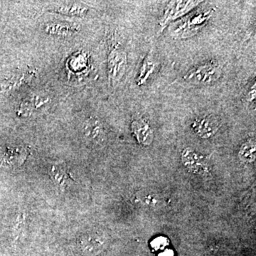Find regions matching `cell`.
I'll list each match as a JSON object with an SVG mask.
<instances>
[{
	"instance_id": "7a4b0ae2",
	"label": "cell",
	"mask_w": 256,
	"mask_h": 256,
	"mask_svg": "<svg viewBox=\"0 0 256 256\" xmlns=\"http://www.w3.org/2000/svg\"><path fill=\"white\" fill-rule=\"evenodd\" d=\"M222 74V67L215 60L205 62L188 70L183 79L192 85H208L216 82Z\"/></svg>"
},
{
	"instance_id": "9c48e42d",
	"label": "cell",
	"mask_w": 256,
	"mask_h": 256,
	"mask_svg": "<svg viewBox=\"0 0 256 256\" xmlns=\"http://www.w3.org/2000/svg\"><path fill=\"white\" fill-rule=\"evenodd\" d=\"M44 31L50 36L68 38L77 34L80 31L78 25L65 22H52L47 23Z\"/></svg>"
},
{
	"instance_id": "d6986e66",
	"label": "cell",
	"mask_w": 256,
	"mask_h": 256,
	"mask_svg": "<svg viewBox=\"0 0 256 256\" xmlns=\"http://www.w3.org/2000/svg\"><path fill=\"white\" fill-rule=\"evenodd\" d=\"M159 256H174V252L171 250H166L161 252Z\"/></svg>"
},
{
	"instance_id": "8992f818",
	"label": "cell",
	"mask_w": 256,
	"mask_h": 256,
	"mask_svg": "<svg viewBox=\"0 0 256 256\" xmlns=\"http://www.w3.org/2000/svg\"><path fill=\"white\" fill-rule=\"evenodd\" d=\"M84 136L94 144H102L106 140L105 128L102 122L96 117H90L84 122L82 127Z\"/></svg>"
},
{
	"instance_id": "4fadbf2b",
	"label": "cell",
	"mask_w": 256,
	"mask_h": 256,
	"mask_svg": "<svg viewBox=\"0 0 256 256\" xmlns=\"http://www.w3.org/2000/svg\"><path fill=\"white\" fill-rule=\"evenodd\" d=\"M34 76V74L32 72H21L14 74L11 78L5 80L2 88L4 92H11L15 89L20 88L22 86L26 85Z\"/></svg>"
},
{
	"instance_id": "9a60e30c",
	"label": "cell",
	"mask_w": 256,
	"mask_h": 256,
	"mask_svg": "<svg viewBox=\"0 0 256 256\" xmlns=\"http://www.w3.org/2000/svg\"><path fill=\"white\" fill-rule=\"evenodd\" d=\"M256 144L254 139H249L240 146L238 152V158L242 163L249 164L256 160Z\"/></svg>"
},
{
	"instance_id": "2e32d148",
	"label": "cell",
	"mask_w": 256,
	"mask_h": 256,
	"mask_svg": "<svg viewBox=\"0 0 256 256\" xmlns=\"http://www.w3.org/2000/svg\"><path fill=\"white\" fill-rule=\"evenodd\" d=\"M140 200L144 206L151 207V208H156L162 204L160 197L156 194L151 193V192H144L140 196Z\"/></svg>"
},
{
	"instance_id": "e0dca14e",
	"label": "cell",
	"mask_w": 256,
	"mask_h": 256,
	"mask_svg": "<svg viewBox=\"0 0 256 256\" xmlns=\"http://www.w3.org/2000/svg\"><path fill=\"white\" fill-rule=\"evenodd\" d=\"M256 82L248 89L246 92L245 94V100L248 104H252L256 102Z\"/></svg>"
},
{
	"instance_id": "3957f363",
	"label": "cell",
	"mask_w": 256,
	"mask_h": 256,
	"mask_svg": "<svg viewBox=\"0 0 256 256\" xmlns=\"http://www.w3.org/2000/svg\"><path fill=\"white\" fill-rule=\"evenodd\" d=\"M128 66V55L126 50L116 45L109 50L108 55V74L111 85H116L126 73Z\"/></svg>"
},
{
	"instance_id": "7c38bea8",
	"label": "cell",
	"mask_w": 256,
	"mask_h": 256,
	"mask_svg": "<svg viewBox=\"0 0 256 256\" xmlns=\"http://www.w3.org/2000/svg\"><path fill=\"white\" fill-rule=\"evenodd\" d=\"M158 68V63L152 55L148 54L143 60L140 68L136 82L140 86L146 85L150 80L152 77L156 74Z\"/></svg>"
},
{
	"instance_id": "277c9868",
	"label": "cell",
	"mask_w": 256,
	"mask_h": 256,
	"mask_svg": "<svg viewBox=\"0 0 256 256\" xmlns=\"http://www.w3.org/2000/svg\"><path fill=\"white\" fill-rule=\"evenodd\" d=\"M202 1H170L164 8V13L160 20V26L161 31L178 18L186 16V14L194 10L201 3Z\"/></svg>"
},
{
	"instance_id": "8fae6325",
	"label": "cell",
	"mask_w": 256,
	"mask_h": 256,
	"mask_svg": "<svg viewBox=\"0 0 256 256\" xmlns=\"http://www.w3.org/2000/svg\"><path fill=\"white\" fill-rule=\"evenodd\" d=\"M50 99L46 96L41 94H34L28 96L20 104L18 110V116L28 117L34 112L40 110L48 104Z\"/></svg>"
},
{
	"instance_id": "30bf717a",
	"label": "cell",
	"mask_w": 256,
	"mask_h": 256,
	"mask_svg": "<svg viewBox=\"0 0 256 256\" xmlns=\"http://www.w3.org/2000/svg\"><path fill=\"white\" fill-rule=\"evenodd\" d=\"M182 160L184 166L194 173L203 174L207 172V166L203 156L190 148L184 149Z\"/></svg>"
},
{
	"instance_id": "ac0fdd59",
	"label": "cell",
	"mask_w": 256,
	"mask_h": 256,
	"mask_svg": "<svg viewBox=\"0 0 256 256\" xmlns=\"http://www.w3.org/2000/svg\"><path fill=\"white\" fill-rule=\"evenodd\" d=\"M168 244H169L168 239L164 237H158L152 240L151 245L156 250H160V249H164Z\"/></svg>"
},
{
	"instance_id": "52a82bcc",
	"label": "cell",
	"mask_w": 256,
	"mask_h": 256,
	"mask_svg": "<svg viewBox=\"0 0 256 256\" xmlns=\"http://www.w3.org/2000/svg\"><path fill=\"white\" fill-rule=\"evenodd\" d=\"M131 130L138 142L143 146H150L154 140V131L150 124L144 118L134 120Z\"/></svg>"
},
{
	"instance_id": "ba28073f",
	"label": "cell",
	"mask_w": 256,
	"mask_h": 256,
	"mask_svg": "<svg viewBox=\"0 0 256 256\" xmlns=\"http://www.w3.org/2000/svg\"><path fill=\"white\" fill-rule=\"evenodd\" d=\"M48 10L67 16L82 18L86 16L89 8L86 5L77 2H58L48 6Z\"/></svg>"
},
{
	"instance_id": "5b68a950",
	"label": "cell",
	"mask_w": 256,
	"mask_h": 256,
	"mask_svg": "<svg viewBox=\"0 0 256 256\" xmlns=\"http://www.w3.org/2000/svg\"><path fill=\"white\" fill-rule=\"evenodd\" d=\"M220 127V119L214 114L202 116L194 121V131L202 139H208L214 136Z\"/></svg>"
},
{
	"instance_id": "6da1fadb",
	"label": "cell",
	"mask_w": 256,
	"mask_h": 256,
	"mask_svg": "<svg viewBox=\"0 0 256 256\" xmlns=\"http://www.w3.org/2000/svg\"><path fill=\"white\" fill-rule=\"evenodd\" d=\"M215 9L198 10L184 18L170 28V35L175 40H184L196 34L213 16Z\"/></svg>"
},
{
	"instance_id": "5bb4252c",
	"label": "cell",
	"mask_w": 256,
	"mask_h": 256,
	"mask_svg": "<svg viewBox=\"0 0 256 256\" xmlns=\"http://www.w3.org/2000/svg\"><path fill=\"white\" fill-rule=\"evenodd\" d=\"M28 153L24 148L8 149L2 154H0V165L18 164L26 159Z\"/></svg>"
}]
</instances>
